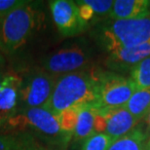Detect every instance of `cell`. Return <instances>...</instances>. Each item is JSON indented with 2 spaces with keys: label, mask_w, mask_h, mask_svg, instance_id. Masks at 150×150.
Masks as SVG:
<instances>
[{
  "label": "cell",
  "mask_w": 150,
  "mask_h": 150,
  "mask_svg": "<svg viewBox=\"0 0 150 150\" xmlns=\"http://www.w3.org/2000/svg\"><path fill=\"white\" fill-rule=\"evenodd\" d=\"M34 150H47V147H46V146H44V145H42V144H39Z\"/></svg>",
  "instance_id": "25"
},
{
  "label": "cell",
  "mask_w": 150,
  "mask_h": 150,
  "mask_svg": "<svg viewBox=\"0 0 150 150\" xmlns=\"http://www.w3.org/2000/svg\"><path fill=\"white\" fill-rule=\"evenodd\" d=\"M100 71L89 67L59 76L50 100L44 107L58 115L72 107L98 105Z\"/></svg>",
  "instance_id": "2"
},
{
  "label": "cell",
  "mask_w": 150,
  "mask_h": 150,
  "mask_svg": "<svg viewBox=\"0 0 150 150\" xmlns=\"http://www.w3.org/2000/svg\"><path fill=\"white\" fill-rule=\"evenodd\" d=\"M149 5H150V1H149Z\"/></svg>",
  "instance_id": "29"
},
{
  "label": "cell",
  "mask_w": 150,
  "mask_h": 150,
  "mask_svg": "<svg viewBox=\"0 0 150 150\" xmlns=\"http://www.w3.org/2000/svg\"><path fill=\"white\" fill-rule=\"evenodd\" d=\"M47 150H56V149H49V148H47Z\"/></svg>",
  "instance_id": "28"
},
{
  "label": "cell",
  "mask_w": 150,
  "mask_h": 150,
  "mask_svg": "<svg viewBox=\"0 0 150 150\" xmlns=\"http://www.w3.org/2000/svg\"><path fill=\"white\" fill-rule=\"evenodd\" d=\"M147 150H150V139L148 140V142H147Z\"/></svg>",
  "instance_id": "27"
},
{
  "label": "cell",
  "mask_w": 150,
  "mask_h": 150,
  "mask_svg": "<svg viewBox=\"0 0 150 150\" xmlns=\"http://www.w3.org/2000/svg\"><path fill=\"white\" fill-rule=\"evenodd\" d=\"M100 37L108 52L150 43V17L107 23L103 26Z\"/></svg>",
  "instance_id": "4"
},
{
  "label": "cell",
  "mask_w": 150,
  "mask_h": 150,
  "mask_svg": "<svg viewBox=\"0 0 150 150\" xmlns=\"http://www.w3.org/2000/svg\"><path fill=\"white\" fill-rule=\"evenodd\" d=\"M25 0H0V17L25 3Z\"/></svg>",
  "instance_id": "22"
},
{
  "label": "cell",
  "mask_w": 150,
  "mask_h": 150,
  "mask_svg": "<svg viewBox=\"0 0 150 150\" xmlns=\"http://www.w3.org/2000/svg\"><path fill=\"white\" fill-rule=\"evenodd\" d=\"M91 52L80 44H72L49 54L42 59L41 67L56 76L89 68Z\"/></svg>",
  "instance_id": "6"
},
{
  "label": "cell",
  "mask_w": 150,
  "mask_h": 150,
  "mask_svg": "<svg viewBox=\"0 0 150 150\" xmlns=\"http://www.w3.org/2000/svg\"><path fill=\"white\" fill-rule=\"evenodd\" d=\"M149 6L147 0H116L109 18L112 21H120L149 17Z\"/></svg>",
  "instance_id": "12"
},
{
  "label": "cell",
  "mask_w": 150,
  "mask_h": 150,
  "mask_svg": "<svg viewBox=\"0 0 150 150\" xmlns=\"http://www.w3.org/2000/svg\"><path fill=\"white\" fill-rule=\"evenodd\" d=\"M75 3L77 4L79 16L81 19H82V21H84L86 23H88V22H90V21L94 20L96 15L94 13V11H93V9L85 2V0H82V1H75Z\"/></svg>",
  "instance_id": "21"
},
{
  "label": "cell",
  "mask_w": 150,
  "mask_h": 150,
  "mask_svg": "<svg viewBox=\"0 0 150 150\" xmlns=\"http://www.w3.org/2000/svg\"><path fill=\"white\" fill-rule=\"evenodd\" d=\"M147 134L142 129L134 128L130 133L113 140L107 150H147Z\"/></svg>",
  "instance_id": "15"
},
{
  "label": "cell",
  "mask_w": 150,
  "mask_h": 150,
  "mask_svg": "<svg viewBox=\"0 0 150 150\" xmlns=\"http://www.w3.org/2000/svg\"><path fill=\"white\" fill-rule=\"evenodd\" d=\"M149 57L150 43L121 48L109 52V56L107 57V65L115 69H132L136 64Z\"/></svg>",
  "instance_id": "11"
},
{
  "label": "cell",
  "mask_w": 150,
  "mask_h": 150,
  "mask_svg": "<svg viewBox=\"0 0 150 150\" xmlns=\"http://www.w3.org/2000/svg\"><path fill=\"white\" fill-rule=\"evenodd\" d=\"M145 120H146V124H147V126H148V129H150V112L148 113V115L146 116Z\"/></svg>",
  "instance_id": "26"
},
{
  "label": "cell",
  "mask_w": 150,
  "mask_h": 150,
  "mask_svg": "<svg viewBox=\"0 0 150 150\" xmlns=\"http://www.w3.org/2000/svg\"><path fill=\"white\" fill-rule=\"evenodd\" d=\"M22 75L12 70L6 71L0 89V128L18 112Z\"/></svg>",
  "instance_id": "9"
},
{
  "label": "cell",
  "mask_w": 150,
  "mask_h": 150,
  "mask_svg": "<svg viewBox=\"0 0 150 150\" xmlns=\"http://www.w3.org/2000/svg\"><path fill=\"white\" fill-rule=\"evenodd\" d=\"M137 91L130 77L100 71L98 105L103 108H117L125 106Z\"/></svg>",
  "instance_id": "7"
},
{
  "label": "cell",
  "mask_w": 150,
  "mask_h": 150,
  "mask_svg": "<svg viewBox=\"0 0 150 150\" xmlns=\"http://www.w3.org/2000/svg\"><path fill=\"white\" fill-rule=\"evenodd\" d=\"M4 64H5V59H4V57H3V54L0 52V69L4 67Z\"/></svg>",
  "instance_id": "24"
},
{
  "label": "cell",
  "mask_w": 150,
  "mask_h": 150,
  "mask_svg": "<svg viewBox=\"0 0 150 150\" xmlns=\"http://www.w3.org/2000/svg\"><path fill=\"white\" fill-rule=\"evenodd\" d=\"M39 144L28 134L0 132V150H34Z\"/></svg>",
  "instance_id": "14"
},
{
  "label": "cell",
  "mask_w": 150,
  "mask_h": 150,
  "mask_svg": "<svg viewBox=\"0 0 150 150\" xmlns=\"http://www.w3.org/2000/svg\"><path fill=\"white\" fill-rule=\"evenodd\" d=\"M22 77L18 111L44 107L50 100L59 76L47 72L41 67H34Z\"/></svg>",
  "instance_id": "5"
},
{
  "label": "cell",
  "mask_w": 150,
  "mask_h": 150,
  "mask_svg": "<svg viewBox=\"0 0 150 150\" xmlns=\"http://www.w3.org/2000/svg\"><path fill=\"white\" fill-rule=\"evenodd\" d=\"M43 21V15L32 1H25L0 17V52L14 56L25 47Z\"/></svg>",
  "instance_id": "3"
},
{
  "label": "cell",
  "mask_w": 150,
  "mask_h": 150,
  "mask_svg": "<svg viewBox=\"0 0 150 150\" xmlns=\"http://www.w3.org/2000/svg\"><path fill=\"white\" fill-rule=\"evenodd\" d=\"M113 139L106 134H95L85 139L80 150H107Z\"/></svg>",
  "instance_id": "18"
},
{
  "label": "cell",
  "mask_w": 150,
  "mask_h": 150,
  "mask_svg": "<svg viewBox=\"0 0 150 150\" xmlns=\"http://www.w3.org/2000/svg\"><path fill=\"white\" fill-rule=\"evenodd\" d=\"M5 74H6V71H3V70H0V89H1V86H2V83H3V80H4V77H5Z\"/></svg>",
  "instance_id": "23"
},
{
  "label": "cell",
  "mask_w": 150,
  "mask_h": 150,
  "mask_svg": "<svg viewBox=\"0 0 150 150\" xmlns=\"http://www.w3.org/2000/svg\"><path fill=\"white\" fill-rule=\"evenodd\" d=\"M80 107H72L64 110L62 112L58 114V119L62 130L67 134H73V132L76 127L78 112Z\"/></svg>",
  "instance_id": "19"
},
{
  "label": "cell",
  "mask_w": 150,
  "mask_h": 150,
  "mask_svg": "<svg viewBox=\"0 0 150 150\" xmlns=\"http://www.w3.org/2000/svg\"><path fill=\"white\" fill-rule=\"evenodd\" d=\"M49 7L57 29L62 36H74L87 28V23L79 16L75 1L53 0L49 2Z\"/></svg>",
  "instance_id": "8"
},
{
  "label": "cell",
  "mask_w": 150,
  "mask_h": 150,
  "mask_svg": "<svg viewBox=\"0 0 150 150\" xmlns=\"http://www.w3.org/2000/svg\"><path fill=\"white\" fill-rule=\"evenodd\" d=\"M125 107L139 121L146 118L150 112V88L137 90Z\"/></svg>",
  "instance_id": "16"
},
{
  "label": "cell",
  "mask_w": 150,
  "mask_h": 150,
  "mask_svg": "<svg viewBox=\"0 0 150 150\" xmlns=\"http://www.w3.org/2000/svg\"><path fill=\"white\" fill-rule=\"evenodd\" d=\"M100 106L97 104H88L79 108L76 127L72 137L75 142H84L96 134V117Z\"/></svg>",
  "instance_id": "13"
},
{
  "label": "cell",
  "mask_w": 150,
  "mask_h": 150,
  "mask_svg": "<svg viewBox=\"0 0 150 150\" xmlns=\"http://www.w3.org/2000/svg\"><path fill=\"white\" fill-rule=\"evenodd\" d=\"M85 2L93 9L95 15L103 16L110 13L113 6L112 0H85Z\"/></svg>",
  "instance_id": "20"
},
{
  "label": "cell",
  "mask_w": 150,
  "mask_h": 150,
  "mask_svg": "<svg viewBox=\"0 0 150 150\" xmlns=\"http://www.w3.org/2000/svg\"><path fill=\"white\" fill-rule=\"evenodd\" d=\"M130 74L137 90L150 88V57L134 65Z\"/></svg>",
  "instance_id": "17"
},
{
  "label": "cell",
  "mask_w": 150,
  "mask_h": 150,
  "mask_svg": "<svg viewBox=\"0 0 150 150\" xmlns=\"http://www.w3.org/2000/svg\"><path fill=\"white\" fill-rule=\"evenodd\" d=\"M3 133L28 134L49 149L64 150L72 134L62 130L58 115L46 107L19 110L0 128Z\"/></svg>",
  "instance_id": "1"
},
{
  "label": "cell",
  "mask_w": 150,
  "mask_h": 150,
  "mask_svg": "<svg viewBox=\"0 0 150 150\" xmlns=\"http://www.w3.org/2000/svg\"><path fill=\"white\" fill-rule=\"evenodd\" d=\"M103 108V107H101ZM105 117V132L113 140L133 131L139 121L134 117L125 106L117 108H103Z\"/></svg>",
  "instance_id": "10"
}]
</instances>
